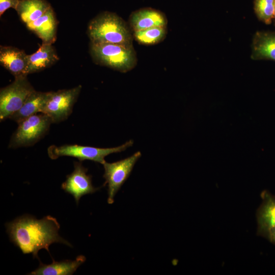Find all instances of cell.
<instances>
[{
  "instance_id": "cell-12",
  "label": "cell",
  "mask_w": 275,
  "mask_h": 275,
  "mask_svg": "<svg viewBox=\"0 0 275 275\" xmlns=\"http://www.w3.org/2000/svg\"><path fill=\"white\" fill-rule=\"evenodd\" d=\"M58 21L51 7L36 20L26 24V28L40 38L43 43L52 44L56 39Z\"/></svg>"
},
{
  "instance_id": "cell-2",
  "label": "cell",
  "mask_w": 275,
  "mask_h": 275,
  "mask_svg": "<svg viewBox=\"0 0 275 275\" xmlns=\"http://www.w3.org/2000/svg\"><path fill=\"white\" fill-rule=\"evenodd\" d=\"M87 33L92 43L133 46L129 24L114 12L104 11L96 16L90 21Z\"/></svg>"
},
{
  "instance_id": "cell-19",
  "label": "cell",
  "mask_w": 275,
  "mask_h": 275,
  "mask_svg": "<svg viewBox=\"0 0 275 275\" xmlns=\"http://www.w3.org/2000/svg\"><path fill=\"white\" fill-rule=\"evenodd\" d=\"M167 27H153L132 32L133 38L139 44L153 45L163 41L167 36Z\"/></svg>"
},
{
  "instance_id": "cell-13",
  "label": "cell",
  "mask_w": 275,
  "mask_h": 275,
  "mask_svg": "<svg viewBox=\"0 0 275 275\" xmlns=\"http://www.w3.org/2000/svg\"><path fill=\"white\" fill-rule=\"evenodd\" d=\"M262 203L257 212L258 235L266 237L275 228V196L267 191L261 194Z\"/></svg>"
},
{
  "instance_id": "cell-22",
  "label": "cell",
  "mask_w": 275,
  "mask_h": 275,
  "mask_svg": "<svg viewBox=\"0 0 275 275\" xmlns=\"http://www.w3.org/2000/svg\"><path fill=\"white\" fill-rule=\"evenodd\" d=\"M271 242L275 244V228L271 230L266 237Z\"/></svg>"
},
{
  "instance_id": "cell-4",
  "label": "cell",
  "mask_w": 275,
  "mask_h": 275,
  "mask_svg": "<svg viewBox=\"0 0 275 275\" xmlns=\"http://www.w3.org/2000/svg\"><path fill=\"white\" fill-rule=\"evenodd\" d=\"M51 123L49 117L42 113L25 118L18 123L9 147L17 148L34 145L47 133Z\"/></svg>"
},
{
  "instance_id": "cell-14",
  "label": "cell",
  "mask_w": 275,
  "mask_h": 275,
  "mask_svg": "<svg viewBox=\"0 0 275 275\" xmlns=\"http://www.w3.org/2000/svg\"><path fill=\"white\" fill-rule=\"evenodd\" d=\"M252 49L253 60L275 61V32H257L253 38Z\"/></svg>"
},
{
  "instance_id": "cell-17",
  "label": "cell",
  "mask_w": 275,
  "mask_h": 275,
  "mask_svg": "<svg viewBox=\"0 0 275 275\" xmlns=\"http://www.w3.org/2000/svg\"><path fill=\"white\" fill-rule=\"evenodd\" d=\"M49 92L34 91L28 98L22 106L9 119L17 123L33 115L43 113L48 98Z\"/></svg>"
},
{
  "instance_id": "cell-11",
  "label": "cell",
  "mask_w": 275,
  "mask_h": 275,
  "mask_svg": "<svg viewBox=\"0 0 275 275\" xmlns=\"http://www.w3.org/2000/svg\"><path fill=\"white\" fill-rule=\"evenodd\" d=\"M28 54L23 50L15 47L0 46V64L14 77L28 75Z\"/></svg>"
},
{
  "instance_id": "cell-16",
  "label": "cell",
  "mask_w": 275,
  "mask_h": 275,
  "mask_svg": "<svg viewBox=\"0 0 275 275\" xmlns=\"http://www.w3.org/2000/svg\"><path fill=\"white\" fill-rule=\"evenodd\" d=\"M86 261L83 255H79L74 260L56 261L53 260L50 264H44L40 261V265L31 275H71Z\"/></svg>"
},
{
  "instance_id": "cell-6",
  "label": "cell",
  "mask_w": 275,
  "mask_h": 275,
  "mask_svg": "<svg viewBox=\"0 0 275 275\" xmlns=\"http://www.w3.org/2000/svg\"><path fill=\"white\" fill-rule=\"evenodd\" d=\"M14 80L0 90V120L10 117L23 105L29 96L35 91L26 75L14 77Z\"/></svg>"
},
{
  "instance_id": "cell-9",
  "label": "cell",
  "mask_w": 275,
  "mask_h": 275,
  "mask_svg": "<svg viewBox=\"0 0 275 275\" xmlns=\"http://www.w3.org/2000/svg\"><path fill=\"white\" fill-rule=\"evenodd\" d=\"M87 171L80 162H74L73 171L67 176L61 185L65 192L74 197L77 204L82 196L99 189L93 186L91 176L87 174Z\"/></svg>"
},
{
  "instance_id": "cell-1",
  "label": "cell",
  "mask_w": 275,
  "mask_h": 275,
  "mask_svg": "<svg viewBox=\"0 0 275 275\" xmlns=\"http://www.w3.org/2000/svg\"><path fill=\"white\" fill-rule=\"evenodd\" d=\"M7 232L10 240L24 254H32L39 259L38 253L41 249L49 253V247L53 243H61L71 247V244L59 234L60 226L57 219L47 215L42 219L24 215L7 223Z\"/></svg>"
},
{
  "instance_id": "cell-18",
  "label": "cell",
  "mask_w": 275,
  "mask_h": 275,
  "mask_svg": "<svg viewBox=\"0 0 275 275\" xmlns=\"http://www.w3.org/2000/svg\"><path fill=\"white\" fill-rule=\"evenodd\" d=\"M51 7L46 0H19L15 10L21 21L27 24L39 18Z\"/></svg>"
},
{
  "instance_id": "cell-3",
  "label": "cell",
  "mask_w": 275,
  "mask_h": 275,
  "mask_svg": "<svg viewBox=\"0 0 275 275\" xmlns=\"http://www.w3.org/2000/svg\"><path fill=\"white\" fill-rule=\"evenodd\" d=\"M90 53L96 64L122 73L131 71L138 63L133 46L90 42Z\"/></svg>"
},
{
  "instance_id": "cell-21",
  "label": "cell",
  "mask_w": 275,
  "mask_h": 275,
  "mask_svg": "<svg viewBox=\"0 0 275 275\" xmlns=\"http://www.w3.org/2000/svg\"><path fill=\"white\" fill-rule=\"evenodd\" d=\"M19 0H0V16L9 8L16 9Z\"/></svg>"
},
{
  "instance_id": "cell-15",
  "label": "cell",
  "mask_w": 275,
  "mask_h": 275,
  "mask_svg": "<svg viewBox=\"0 0 275 275\" xmlns=\"http://www.w3.org/2000/svg\"><path fill=\"white\" fill-rule=\"evenodd\" d=\"M27 58V75L48 68L59 59L52 44L43 43L35 52L28 54Z\"/></svg>"
},
{
  "instance_id": "cell-10",
  "label": "cell",
  "mask_w": 275,
  "mask_h": 275,
  "mask_svg": "<svg viewBox=\"0 0 275 275\" xmlns=\"http://www.w3.org/2000/svg\"><path fill=\"white\" fill-rule=\"evenodd\" d=\"M128 24L133 32L153 27H167L168 19L162 12L146 7L133 11L129 15Z\"/></svg>"
},
{
  "instance_id": "cell-23",
  "label": "cell",
  "mask_w": 275,
  "mask_h": 275,
  "mask_svg": "<svg viewBox=\"0 0 275 275\" xmlns=\"http://www.w3.org/2000/svg\"><path fill=\"white\" fill-rule=\"evenodd\" d=\"M273 19L274 20V24H275V6H274V15H273Z\"/></svg>"
},
{
  "instance_id": "cell-5",
  "label": "cell",
  "mask_w": 275,
  "mask_h": 275,
  "mask_svg": "<svg viewBox=\"0 0 275 275\" xmlns=\"http://www.w3.org/2000/svg\"><path fill=\"white\" fill-rule=\"evenodd\" d=\"M133 141L130 140L116 147L101 148L78 145H65L60 146H51L47 149L49 157L55 159L61 156H71L80 161L90 160L101 164L105 162V157L112 153L125 151L132 146Z\"/></svg>"
},
{
  "instance_id": "cell-7",
  "label": "cell",
  "mask_w": 275,
  "mask_h": 275,
  "mask_svg": "<svg viewBox=\"0 0 275 275\" xmlns=\"http://www.w3.org/2000/svg\"><path fill=\"white\" fill-rule=\"evenodd\" d=\"M81 89L78 85L69 89L49 92L42 113L47 115L52 123H59L67 119L71 114Z\"/></svg>"
},
{
  "instance_id": "cell-8",
  "label": "cell",
  "mask_w": 275,
  "mask_h": 275,
  "mask_svg": "<svg viewBox=\"0 0 275 275\" xmlns=\"http://www.w3.org/2000/svg\"><path fill=\"white\" fill-rule=\"evenodd\" d=\"M141 155V153L138 151L131 156L122 160L112 163L105 161L103 164L104 169L103 177L105 179L104 185L107 184L108 186V204L114 203L115 196L129 176L134 164Z\"/></svg>"
},
{
  "instance_id": "cell-20",
  "label": "cell",
  "mask_w": 275,
  "mask_h": 275,
  "mask_svg": "<svg viewBox=\"0 0 275 275\" xmlns=\"http://www.w3.org/2000/svg\"><path fill=\"white\" fill-rule=\"evenodd\" d=\"M275 0H254V9L258 19L266 24L273 19Z\"/></svg>"
}]
</instances>
